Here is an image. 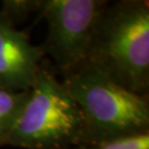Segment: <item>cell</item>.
<instances>
[{
	"label": "cell",
	"instance_id": "6da1fadb",
	"mask_svg": "<svg viewBox=\"0 0 149 149\" xmlns=\"http://www.w3.org/2000/svg\"><path fill=\"white\" fill-rule=\"evenodd\" d=\"M62 84L83 117L80 147L149 133V96L113 82L90 62L61 73Z\"/></svg>",
	"mask_w": 149,
	"mask_h": 149
},
{
	"label": "cell",
	"instance_id": "7a4b0ae2",
	"mask_svg": "<svg viewBox=\"0 0 149 149\" xmlns=\"http://www.w3.org/2000/svg\"><path fill=\"white\" fill-rule=\"evenodd\" d=\"M86 61L119 86L136 94L148 95V1L107 2L96 22Z\"/></svg>",
	"mask_w": 149,
	"mask_h": 149
},
{
	"label": "cell",
	"instance_id": "3957f363",
	"mask_svg": "<svg viewBox=\"0 0 149 149\" xmlns=\"http://www.w3.org/2000/svg\"><path fill=\"white\" fill-rule=\"evenodd\" d=\"M83 117L62 82L43 68L7 146L24 149L80 147Z\"/></svg>",
	"mask_w": 149,
	"mask_h": 149
},
{
	"label": "cell",
	"instance_id": "277c9868",
	"mask_svg": "<svg viewBox=\"0 0 149 149\" xmlns=\"http://www.w3.org/2000/svg\"><path fill=\"white\" fill-rule=\"evenodd\" d=\"M104 0H42L48 33L42 47L61 73L86 62Z\"/></svg>",
	"mask_w": 149,
	"mask_h": 149
},
{
	"label": "cell",
	"instance_id": "5b68a950",
	"mask_svg": "<svg viewBox=\"0 0 149 149\" xmlns=\"http://www.w3.org/2000/svg\"><path fill=\"white\" fill-rule=\"evenodd\" d=\"M44 53L31 44L26 33L0 17V88L30 91L41 69Z\"/></svg>",
	"mask_w": 149,
	"mask_h": 149
},
{
	"label": "cell",
	"instance_id": "8992f818",
	"mask_svg": "<svg viewBox=\"0 0 149 149\" xmlns=\"http://www.w3.org/2000/svg\"><path fill=\"white\" fill-rule=\"evenodd\" d=\"M30 96V91L13 92L0 88V147L7 146Z\"/></svg>",
	"mask_w": 149,
	"mask_h": 149
},
{
	"label": "cell",
	"instance_id": "52a82bcc",
	"mask_svg": "<svg viewBox=\"0 0 149 149\" xmlns=\"http://www.w3.org/2000/svg\"><path fill=\"white\" fill-rule=\"evenodd\" d=\"M42 0H5L1 3L0 17L15 26L31 15L32 12L40 11Z\"/></svg>",
	"mask_w": 149,
	"mask_h": 149
},
{
	"label": "cell",
	"instance_id": "ba28073f",
	"mask_svg": "<svg viewBox=\"0 0 149 149\" xmlns=\"http://www.w3.org/2000/svg\"><path fill=\"white\" fill-rule=\"evenodd\" d=\"M68 149H149V133L129 138L118 139L106 144L86 147H73Z\"/></svg>",
	"mask_w": 149,
	"mask_h": 149
}]
</instances>
